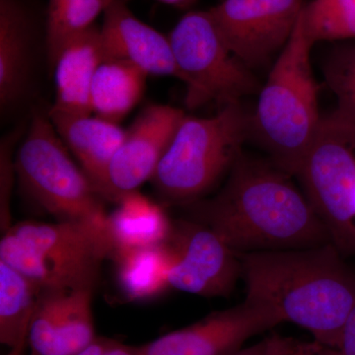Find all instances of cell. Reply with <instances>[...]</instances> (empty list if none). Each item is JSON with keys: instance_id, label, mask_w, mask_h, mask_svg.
<instances>
[{"instance_id": "d4e9b609", "label": "cell", "mask_w": 355, "mask_h": 355, "mask_svg": "<svg viewBox=\"0 0 355 355\" xmlns=\"http://www.w3.org/2000/svg\"><path fill=\"white\" fill-rule=\"evenodd\" d=\"M19 132H12L0 144V223L6 232L11 223L10 202L12 197L14 176L16 175L13 148Z\"/></svg>"}, {"instance_id": "277c9868", "label": "cell", "mask_w": 355, "mask_h": 355, "mask_svg": "<svg viewBox=\"0 0 355 355\" xmlns=\"http://www.w3.org/2000/svg\"><path fill=\"white\" fill-rule=\"evenodd\" d=\"M112 254L107 229L83 221L18 222L0 241V261L40 291L95 289Z\"/></svg>"}, {"instance_id": "ba28073f", "label": "cell", "mask_w": 355, "mask_h": 355, "mask_svg": "<svg viewBox=\"0 0 355 355\" xmlns=\"http://www.w3.org/2000/svg\"><path fill=\"white\" fill-rule=\"evenodd\" d=\"M169 40L184 76L189 108L212 102L222 108L256 92L257 79L229 49L209 11L187 13Z\"/></svg>"}, {"instance_id": "5b68a950", "label": "cell", "mask_w": 355, "mask_h": 355, "mask_svg": "<svg viewBox=\"0 0 355 355\" xmlns=\"http://www.w3.org/2000/svg\"><path fill=\"white\" fill-rule=\"evenodd\" d=\"M250 128L240 103L209 118L184 114L151 180L158 195L170 205L200 200L241 157Z\"/></svg>"}, {"instance_id": "8992f818", "label": "cell", "mask_w": 355, "mask_h": 355, "mask_svg": "<svg viewBox=\"0 0 355 355\" xmlns=\"http://www.w3.org/2000/svg\"><path fill=\"white\" fill-rule=\"evenodd\" d=\"M25 193L58 221H83L107 229L108 214L94 184L74 162L48 114H36L14 157Z\"/></svg>"}, {"instance_id": "5bb4252c", "label": "cell", "mask_w": 355, "mask_h": 355, "mask_svg": "<svg viewBox=\"0 0 355 355\" xmlns=\"http://www.w3.org/2000/svg\"><path fill=\"white\" fill-rule=\"evenodd\" d=\"M104 60H121L147 76H173L184 83L169 37L142 22L125 0H114L100 27Z\"/></svg>"}, {"instance_id": "f546056e", "label": "cell", "mask_w": 355, "mask_h": 355, "mask_svg": "<svg viewBox=\"0 0 355 355\" xmlns=\"http://www.w3.org/2000/svg\"><path fill=\"white\" fill-rule=\"evenodd\" d=\"M159 1L163 2V3L168 4V6L180 7V8H184V7L190 6L193 4L196 0H159Z\"/></svg>"}, {"instance_id": "603a6c76", "label": "cell", "mask_w": 355, "mask_h": 355, "mask_svg": "<svg viewBox=\"0 0 355 355\" xmlns=\"http://www.w3.org/2000/svg\"><path fill=\"white\" fill-rule=\"evenodd\" d=\"M301 23L313 43L355 38V0H312Z\"/></svg>"}, {"instance_id": "7c38bea8", "label": "cell", "mask_w": 355, "mask_h": 355, "mask_svg": "<svg viewBox=\"0 0 355 355\" xmlns=\"http://www.w3.org/2000/svg\"><path fill=\"white\" fill-rule=\"evenodd\" d=\"M184 116L168 105H151L139 114L110 164L103 198L118 202L153 180Z\"/></svg>"}, {"instance_id": "3957f363", "label": "cell", "mask_w": 355, "mask_h": 355, "mask_svg": "<svg viewBox=\"0 0 355 355\" xmlns=\"http://www.w3.org/2000/svg\"><path fill=\"white\" fill-rule=\"evenodd\" d=\"M314 44L299 17L261 89L251 121L270 161L291 176L297 173L323 119L318 108L319 85L311 65Z\"/></svg>"}, {"instance_id": "4316f807", "label": "cell", "mask_w": 355, "mask_h": 355, "mask_svg": "<svg viewBox=\"0 0 355 355\" xmlns=\"http://www.w3.org/2000/svg\"><path fill=\"white\" fill-rule=\"evenodd\" d=\"M76 355H141L139 347L125 345L112 338L97 336L94 342Z\"/></svg>"}, {"instance_id": "52a82bcc", "label": "cell", "mask_w": 355, "mask_h": 355, "mask_svg": "<svg viewBox=\"0 0 355 355\" xmlns=\"http://www.w3.org/2000/svg\"><path fill=\"white\" fill-rule=\"evenodd\" d=\"M295 176L331 242L355 256V128L331 114L322 119Z\"/></svg>"}, {"instance_id": "cb8c5ba5", "label": "cell", "mask_w": 355, "mask_h": 355, "mask_svg": "<svg viewBox=\"0 0 355 355\" xmlns=\"http://www.w3.org/2000/svg\"><path fill=\"white\" fill-rule=\"evenodd\" d=\"M324 74L336 98L331 114L355 128V46L336 49L324 64Z\"/></svg>"}, {"instance_id": "83f0119b", "label": "cell", "mask_w": 355, "mask_h": 355, "mask_svg": "<svg viewBox=\"0 0 355 355\" xmlns=\"http://www.w3.org/2000/svg\"><path fill=\"white\" fill-rule=\"evenodd\" d=\"M340 355H355V305L343 328L338 349Z\"/></svg>"}, {"instance_id": "484cf974", "label": "cell", "mask_w": 355, "mask_h": 355, "mask_svg": "<svg viewBox=\"0 0 355 355\" xmlns=\"http://www.w3.org/2000/svg\"><path fill=\"white\" fill-rule=\"evenodd\" d=\"M321 343L304 342L298 338L273 334L265 338L263 355H315Z\"/></svg>"}, {"instance_id": "e0dca14e", "label": "cell", "mask_w": 355, "mask_h": 355, "mask_svg": "<svg viewBox=\"0 0 355 355\" xmlns=\"http://www.w3.org/2000/svg\"><path fill=\"white\" fill-rule=\"evenodd\" d=\"M33 26L20 0H0V106L12 108L31 80Z\"/></svg>"}, {"instance_id": "4dcf8cb0", "label": "cell", "mask_w": 355, "mask_h": 355, "mask_svg": "<svg viewBox=\"0 0 355 355\" xmlns=\"http://www.w3.org/2000/svg\"><path fill=\"white\" fill-rule=\"evenodd\" d=\"M315 355H340V352H338V349H334V347L322 345Z\"/></svg>"}, {"instance_id": "7402d4cb", "label": "cell", "mask_w": 355, "mask_h": 355, "mask_svg": "<svg viewBox=\"0 0 355 355\" xmlns=\"http://www.w3.org/2000/svg\"><path fill=\"white\" fill-rule=\"evenodd\" d=\"M114 0H69L48 12L46 53L51 67L70 40L94 26L100 14L105 13Z\"/></svg>"}, {"instance_id": "6da1fadb", "label": "cell", "mask_w": 355, "mask_h": 355, "mask_svg": "<svg viewBox=\"0 0 355 355\" xmlns=\"http://www.w3.org/2000/svg\"><path fill=\"white\" fill-rule=\"evenodd\" d=\"M291 177L270 160L241 155L216 197L186 205L189 218L209 226L238 254L331 243Z\"/></svg>"}, {"instance_id": "d6986e66", "label": "cell", "mask_w": 355, "mask_h": 355, "mask_svg": "<svg viewBox=\"0 0 355 355\" xmlns=\"http://www.w3.org/2000/svg\"><path fill=\"white\" fill-rule=\"evenodd\" d=\"M116 282L130 301L150 300L170 288L171 257L165 243L114 252Z\"/></svg>"}, {"instance_id": "d6a6232c", "label": "cell", "mask_w": 355, "mask_h": 355, "mask_svg": "<svg viewBox=\"0 0 355 355\" xmlns=\"http://www.w3.org/2000/svg\"><path fill=\"white\" fill-rule=\"evenodd\" d=\"M25 349H15L9 350L8 354L6 355H24Z\"/></svg>"}, {"instance_id": "9a60e30c", "label": "cell", "mask_w": 355, "mask_h": 355, "mask_svg": "<svg viewBox=\"0 0 355 355\" xmlns=\"http://www.w3.org/2000/svg\"><path fill=\"white\" fill-rule=\"evenodd\" d=\"M48 116L60 139L103 198L107 172L127 130L92 114L49 112Z\"/></svg>"}, {"instance_id": "f1b7e54d", "label": "cell", "mask_w": 355, "mask_h": 355, "mask_svg": "<svg viewBox=\"0 0 355 355\" xmlns=\"http://www.w3.org/2000/svg\"><path fill=\"white\" fill-rule=\"evenodd\" d=\"M263 349H265V340L251 347H243L229 355H263Z\"/></svg>"}, {"instance_id": "4fadbf2b", "label": "cell", "mask_w": 355, "mask_h": 355, "mask_svg": "<svg viewBox=\"0 0 355 355\" xmlns=\"http://www.w3.org/2000/svg\"><path fill=\"white\" fill-rule=\"evenodd\" d=\"M94 291H40L28 331L30 355H76L94 342Z\"/></svg>"}, {"instance_id": "44dd1931", "label": "cell", "mask_w": 355, "mask_h": 355, "mask_svg": "<svg viewBox=\"0 0 355 355\" xmlns=\"http://www.w3.org/2000/svg\"><path fill=\"white\" fill-rule=\"evenodd\" d=\"M40 289L0 261V343L10 349L27 347L28 331Z\"/></svg>"}, {"instance_id": "ffe728a7", "label": "cell", "mask_w": 355, "mask_h": 355, "mask_svg": "<svg viewBox=\"0 0 355 355\" xmlns=\"http://www.w3.org/2000/svg\"><path fill=\"white\" fill-rule=\"evenodd\" d=\"M146 72L121 60H104L91 86V109L95 116L119 123L141 99Z\"/></svg>"}, {"instance_id": "ac0fdd59", "label": "cell", "mask_w": 355, "mask_h": 355, "mask_svg": "<svg viewBox=\"0 0 355 355\" xmlns=\"http://www.w3.org/2000/svg\"><path fill=\"white\" fill-rule=\"evenodd\" d=\"M116 203L118 207L107 219L113 253L167 241L173 221L160 205L139 191L127 193Z\"/></svg>"}, {"instance_id": "30bf717a", "label": "cell", "mask_w": 355, "mask_h": 355, "mask_svg": "<svg viewBox=\"0 0 355 355\" xmlns=\"http://www.w3.org/2000/svg\"><path fill=\"white\" fill-rule=\"evenodd\" d=\"M304 6L303 0H222L209 11L229 49L251 69L282 51Z\"/></svg>"}, {"instance_id": "2e32d148", "label": "cell", "mask_w": 355, "mask_h": 355, "mask_svg": "<svg viewBox=\"0 0 355 355\" xmlns=\"http://www.w3.org/2000/svg\"><path fill=\"white\" fill-rule=\"evenodd\" d=\"M103 57L101 32L97 26L70 40L58 53L55 69V99L51 113L90 114L93 79Z\"/></svg>"}, {"instance_id": "7a4b0ae2", "label": "cell", "mask_w": 355, "mask_h": 355, "mask_svg": "<svg viewBox=\"0 0 355 355\" xmlns=\"http://www.w3.org/2000/svg\"><path fill=\"white\" fill-rule=\"evenodd\" d=\"M239 254L246 298L275 306L284 323L338 349L355 305V272L333 243Z\"/></svg>"}, {"instance_id": "8fae6325", "label": "cell", "mask_w": 355, "mask_h": 355, "mask_svg": "<svg viewBox=\"0 0 355 355\" xmlns=\"http://www.w3.org/2000/svg\"><path fill=\"white\" fill-rule=\"evenodd\" d=\"M284 323L279 310L254 299L210 313L200 321L139 347L141 355H229L250 338Z\"/></svg>"}, {"instance_id": "1f68e13d", "label": "cell", "mask_w": 355, "mask_h": 355, "mask_svg": "<svg viewBox=\"0 0 355 355\" xmlns=\"http://www.w3.org/2000/svg\"><path fill=\"white\" fill-rule=\"evenodd\" d=\"M67 1L69 0H49V12L55 10L62 4L67 3Z\"/></svg>"}, {"instance_id": "9c48e42d", "label": "cell", "mask_w": 355, "mask_h": 355, "mask_svg": "<svg viewBox=\"0 0 355 355\" xmlns=\"http://www.w3.org/2000/svg\"><path fill=\"white\" fill-rule=\"evenodd\" d=\"M166 245L171 257L170 288L202 297H229L242 279L239 254L205 224L173 220Z\"/></svg>"}]
</instances>
